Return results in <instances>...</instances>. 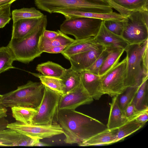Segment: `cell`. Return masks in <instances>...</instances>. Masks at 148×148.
<instances>
[{
  "instance_id": "28",
  "label": "cell",
  "mask_w": 148,
  "mask_h": 148,
  "mask_svg": "<svg viewBox=\"0 0 148 148\" xmlns=\"http://www.w3.org/2000/svg\"><path fill=\"white\" fill-rule=\"evenodd\" d=\"M145 125L138 122L135 119L128 120L118 128L116 142L123 140L142 128Z\"/></svg>"
},
{
  "instance_id": "12",
  "label": "cell",
  "mask_w": 148,
  "mask_h": 148,
  "mask_svg": "<svg viewBox=\"0 0 148 148\" xmlns=\"http://www.w3.org/2000/svg\"><path fill=\"white\" fill-rule=\"evenodd\" d=\"M106 47L101 46L98 49L73 55L67 59L71 64V68L79 73L90 66L99 57Z\"/></svg>"
},
{
  "instance_id": "22",
  "label": "cell",
  "mask_w": 148,
  "mask_h": 148,
  "mask_svg": "<svg viewBox=\"0 0 148 148\" xmlns=\"http://www.w3.org/2000/svg\"><path fill=\"white\" fill-rule=\"evenodd\" d=\"M148 75L143 77L132 101L140 111L148 110Z\"/></svg>"
},
{
  "instance_id": "8",
  "label": "cell",
  "mask_w": 148,
  "mask_h": 148,
  "mask_svg": "<svg viewBox=\"0 0 148 148\" xmlns=\"http://www.w3.org/2000/svg\"><path fill=\"white\" fill-rule=\"evenodd\" d=\"M127 63L126 56L101 77L104 94L113 97L122 93L127 88L125 83Z\"/></svg>"
},
{
  "instance_id": "2",
  "label": "cell",
  "mask_w": 148,
  "mask_h": 148,
  "mask_svg": "<svg viewBox=\"0 0 148 148\" xmlns=\"http://www.w3.org/2000/svg\"><path fill=\"white\" fill-rule=\"evenodd\" d=\"M47 23V16L44 15L34 29L24 37L21 39L11 38L7 46L15 61L29 63L40 56L42 53L39 49L40 40Z\"/></svg>"
},
{
  "instance_id": "42",
  "label": "cell",
  "mask_w": 148,
  "mask_h": 148,
  "mask_svg": "<svg viewBox=\"0 0 148 148\" xmlns=\"http://www.w3.org/2000/svg\"><path fill=\"white\" fill-rule=\"evenodd\" d=\"M16 0H0V8L12 4Z\"/></svg>"
},
{
  "instance_id": "21",
  "label": "cell",
  "mask_w": 148,
  "mask_h": 148,
  "mask_svg": "<svg viewBox=\"0 0 148 148\" xmlns=\"http://www.w3.org/2000/svg\"><path fill=\"white\" fill-rule=\"evenodd\" d=\"M41 18L22 19L13 23L11 38L21 39L24 37L34 29Z\"/></svg>"
},
{
  "instance_id": "16",
  "label": "cell",
  "mask_w": 148,
  "mask_h": 148,
  "mask_svg": "<svg viewBox=\"0 0 148 148\" xmlns=\"http://www.w3.org/2000/svg\"><path fill=\"white\" fill-rule=\"evenodd\" d=\"M56 13L61 14L66 19L79 17H88L99 19L103 21L106 20H123L125 17L116 12L108 13H99L84 11L80 10L68 8L58 10Z\"/></svg>"
},
{
  "instance_id": "4",
  "label": "cell",
  "mask_w": 148,
  "mask_h": 148,
  "mask_svg": "<svg viewBox=\"0 0 148 148\" xmlns=\"http://www.w3.org/2000/svg\"><path fill=\"white\" fill-rule=\"evenodd\" d=\"M39 9L49 13L68 8L99 13L113 12L112 8L105 0H34Z\"/></svg>"
},
{
  "instance_id": "1",
  "label": "cell",
  "mask_w": 148,
  "mask_h": 148,
  "mask_svg": "<svg viewBox=\"0 0 148 148\" xmlns=\"http://www.w3.org/2000/svg\"><path fill=\"white\" fill-rule=\"evenodd\" d=\"M57 121L65 136V143L78 146L107 129L99 121L75 110H58Z\"/></svg>"
},
{
  "instance_id": "26",
  "label": "cell",
  "mask_w": 148,
  "mask_h": 148,
  "mask_svg": "<svg viewBox=\"0 0 148 148\" xmlns=\"http://www.w3.org/2000/svg\"><path fill=\"white\" fill-rule=\"evenodd\" d=\"M11 108L12 115L17 121L25 124H32L37 112L35 108L23 106H14Z\"/></svg>"
},
{
  "instance_id": "17",
  "label": "cell",
  "mask_w": 148,
  "mask_h": 148,
  "mask_svg": "<svg viewBox=\"0 0 148 148\" xmlns=\"http://www.w3.org/2000/svg\"><path fill=\"white\" fill-rule=\"evenodd\" d=\"M121 15L126 17L133 11H148V0H105Z\"/></svg>"
},
{
  "instance_id": "18",
  "label": "cell",
  "mask_w": 148,
  "mask_h": 148,
  "mask_svg": "<svg viewBox=\"0 0 148 148\" xmlns=\"http://www.w3.org/2000/svg\"><path fill=\"white\" fill-rule=\"evenodd\" d=\"M94 38L75 39L73 42L67 47L61 53L67 59L76 54L97 49L102 45L97 43Z\"/></svg>"
},
{
  "instance_id": "36",
  "label": "cell",
  "mask_w": 148,
  "mask_h": 148,
  "mask_svg": "<svg viewBox=\"0 0 148 148\" xmlns=\"http://www.w3.org/2000/svg\"><path fill=\"white\" fill-rule=\"evenodd\" d=\"M143 48L141 56V65L144 76L148 75V40L143 43Z\"/></svg>"
},
{
  "instance_id": "39",
  "label": "cell",
  "mask_w": 148,
  "mask_h": 148,
  "mask_svg": "<svg viewBox=\"0 0 148 148\" xmlns=\"http://www.w3.org/2000/svg\"><path fill=\"white\" fill-rule=\"evenodd\" d=\"M59 34V32H57L49 31L45 29L43 34L42 36L44 37L49 40H52L56 38Z\"/></svg>"
},
{
  "instance_id": "40",
  "label": "cell",
  "mask_w": 148,
  "mask_h": 148,
  "mask_svg": "<svg viewBox=\"0 0 148 148\" xmlns=\"http://www.w3.org/2000/svg\"><path fill=\"white\" fill-rule=\"evenodd\" d=\"M67 47L66 45H62L55 47L47 49L45 50L43 52L51 53H61Z\"/></svg>"
},
{
  "instance_id": "3",
  "label": "cell",
  "mask_w": 148,
  "mask_h": 148,
  "mask_svg": "<svg viewBox=\"0 0 148 148\" xmlns=\"http://www.w3.org/2000/svg\"><path fill=\"white\" fill-rule=\"evenodd\" d=\"M44 87L41 82L29 81L16 89L3 95L0 106L11 108L20 106L36 109L42 100Z\"/></svg>"
},
{
  "instance_id": "31",
  "label": "cell",
  "mask_w": 148,
  "mask_h": 148,
  "mask_svg": "<svg viewBox=\"0 0 148 148\" xmlns=\"http://www.w3.org/2000/svg\"><path fill=\"white\" fill-rule=\"evenodd\" d=\"M39 78L41 83L61 95L63 94L61 80L60 78L45 76L39 73L29 72Z\"/></svg>"
},
{
  "instance_id": "23",
  "label": "cell",
  "mask_w": 148,
  "mask_h": 148,
  "mask_svg": "<svg viewBox=\"0 0 148 148\" xmlns=\"http://www.w3.org/2000/svg\"><path fill=\"white\" fill-rule=\"evenodd\" d=\"M59 34L56 38L48 39L42 35L40 38L39 44V49L42 53L49 49L60 46H69L75 40L67 36L66 34L58 30Z\"/></svg>"
},
{
  "instance_id": "46",
  "label": "cell",
  "mask_w": 148,
  "mask_h": 148,
  "mask_svg": "<svg viewBox=\"0 0 148 148\" xmlns=\"http://www.w3.org/2000/svg\"><path fill=\"white\" fill-rule=\"evenodd\" d=\"M2 8H0V10Z\"/></svg>"
},
{
  "instance_id": "11",
  "label": "cell",
  "mask_w": 148,
  "mask_h": 148,
  "mask_svg": "<svg viewBox=\"0 0 148 148\" xmlns=\"http://www.w3.org/2000/svg\"><path fill=\"white\" fill-rule=\"evenodd\" d=\"M93 101L81 83L73 89L61 96L58 110H75L81 106L90 104Z\"/></svg>"
},
{
  "instance_id": "19",
  "label": "cell",
  "mask_w": 148,
  "mask_h": 148,
  "mask_svg": "<svg viewBox=\"0 0 148 148\" xmlns=\"http://www.w3.org/2000/svg\"><path fill=\"white\" fill-rule=\"evenodd\" d=\"M118 96L112 97L111 102L109 103L110 111L108 123V129L112 130L119 128L128 120L121 109L118 102Z\"/></svg>"
},
{
  "instance_id": "30",
  "label": "cell",
  "mask_w": 148,
  "mask_h": 148,
  "mask_svg": "<svg viewBox=\"0 0 148 148\" xmlns=\"http://www.w3.org/2000/svg\"><path fill=\"white\" fill-rule=\"evenodd\" d=\"M14 61L13 54L8 46L0 47V74L9 69L16 68L12 65Z\"/></svg>"
},
{
  "instance_id": "5",
  "label": "cell",
  "mask_w": 148,
  "mask_h": 148,
  "mask_svg": "<svg viewBox=\"0 0 148 148\" xmlns=\"http://www.w3.org/2000/svg\"><path fill=\"white\" fill-rule=\"evenodd\" d=\"M121 36L129 45L141 44L148 38V11L131 12L124 20Z\"/></svg>"
},
{
  "instance_id": "45",
  "label": "cell",
  "mask_w": 148,
  "mask_h": 148,
  "mask_svg": "<svg viewBox=\"0 0 148 148\" xmlns=\"http://www.w3.org/2000/svg\"><path fill=\"white\" fill-rule=\"evenodd\" d=\"M3 95L0 94V107H1V103L3 100Z\"/></svg>"
},
{
  "instance_id": "6",
  "label": "cell",
  "mask_w": 148,
  "mask_h": 148,
  "mask_svg": "<svg viewBox=\"0 0 148 148\" xmlns=\"http://www.w3.org/2000/svg\"><path fill=\"white\" fill-rule=\"evenodd\" d=\"M102 21L100 19L88 17L66 19L60 25V31L73 36L75 40L95 37Z\"/></svg>"
},
{
  "instance_id": "33",
  "label": "cell",
  "mask_w": 148,
  "mask_h": 148,
  "mask_svg": "<svg viewBox=\"0 0 148 148\" xmlns=\"http://www.w3.org/2000/svg\"><path fill=\"white\" fill-rule=\"evenodd\" d=\"M124 20H106L103 21V22L105 27L109 30L116 35L121 36L124 28Z\"/></svg>"
},
{
  "instance_id": "15",
  "label": "cell",
  "mask_w": 148,
  "mask_h": 148,
  "mask_svg": "<svg viewBox=\"0 0 148 148\" xmlns=\"http://www.w3.org/2000/svg\"><path fill=\"white\" fill-rule=\"evenodd\" d=\"M79 73L83 87L93 99L99 100L104 94L101 77L86 70Z\"/></svg>"
},
{
  "instance_id": "44",
  "label": "cell",
  "mask_w": 148,
  "mask_h": 148,
  "mask_svg": "<svg viewBox=\"0 0 148 148\" xmlns=\"http://www.w3.org/2000/svg\"><path fill=\"white\" fill-rule=\"evenodd\" d=\"M50 145L46 143L40 141V140H37L35 143L34 146H49Z\"/></svg>"
},
{
  "instance_id": "38",
  "label": "cell",
  "mask_w": 148,
  "mask_h": 148,
  "mask_svg": "<svg viewBox=\"0 0 148 148\" xmlns=\"http://www.w3.org/2000/svg\"><path fill=\"white\" fill-rule=\"evenodd\" d=\"M135 119L138 122L145 124L148 120V110L142 112Z\"/></svg>"
},
{
  "instance_id": "10",
  "label": "cell",
  "mask_w": 148,
  "mask_h": 148,
  "mask_svg": "<svg viewBox=\"0 0 148 148\" xmlns=\"http://www.w3.org/2000/svg\"><path fill=\"white\" fill-rule=\"evenodd\" d=\"M7 128L39 140L51 138L63 133L62 128L58 124L43 125L25 124L16 121L9 123Z\"/></svg>"
},
{
  "instance_id": "13",
  "label": "cell",
  "mask_w": 148,
  "mask_h": 148,
  "mask_svg": "<svg viewBox=\"0 0 148 148\" xmlns=\"http://www.w3.org/2000/svg\"><path fill=\"white\" fill-rule=\"evenodd\" d=\"M38 140L10 128L0 131V146H34Z\"/></svg>"
},
{
  "instance_id": "29",
  "label": "cell",
  "mask_w": 148,
  "mask_h": 148,
  "mask_svg": "<svg viewBox=\"0 0 148 148\" xmlns=\"http://www.w3.org/2000/svg\"><path fill=\"white\" fill-rule=\"evenodd\" d=\"M13 23L22 19L40 18L44 15L35 8H23L13 10L12 13Z\"/></svg>"
},
{
  "instance_id": "9",
  "label": "cell",
  "mask_w": 148,
  "mask_h": 148,
  "mask_svg": "<svg viewBox=\"0 0 148 148\" xmlns=\"http://www.w3.org/2000/svg\"><path fill=\"white\" fill-rule=\"evenodd\" d=\"M143 44L129 45L125 50L126 53L127 63L125 85L127 87L139 86L144 76L141 65V56Z\"/></svg>"
},
{
  "instance_id": "43",
  "label": "cell",
  "mask_w": 148,
  "mask_h": 148,
  "mask_svg": "<svg viewBox=\"0 0 148 148\" xmlns=\"http://www.w3.org/2000/svg\"><path fill=\"white\" fill-rule=\"evenodd\" d=\"M7 110L6 108L0 107V118L7 116Z\"/></svg>"
},
{
  "instance_id": "35",
  "label": "cell",
  "mask_w": 148,
  "mask_h": 148,
  "mask_svg": "<svg viewBox=\"0 0 148 148\" xmlns=\"http://www.w3.org/2000/svg\"><path fill=\"white\" fill-rule=\"evenodd\" d=\"M9 4L0 10V28H3L8 23L11 19L10 6Z\"/></svg>"
},
{
  "instance_id": "32",
  "label": "cell",
  "mask_w": 148,
  "mask_h": 148,
  "mask_svg": "<svg viewBox=\"0 0 148 148\" xmlns=\"http://www.w3.org/2000/svg\"><path fill=\"white\" fill-rule=\"evenodd\" d=\"M138 87L136 86L128 87L123 92L118 95V103L123 112L127 106L132 102Z\"/></svg>"
},
{
  "instance_id": "25",
  "label": "cell",
  "mask_w": 148,
  "mask_h": 148,
  "mask_svg": "<svg viewBox=\"0 0 148 148\" xmlns=\"http://www.w3.org/2000/svg\"><path fill=\"white\" fill-rule=\"evenodd\" d=\"M109 50L108 55L100 69L98 75L101 77L118 63L125 51L117 48L107 47Z\"/></svg>"
},
{
  "instance_id": "20",
  "label": "cell",
  "mask_w": 148,
  "mask_h": 148,
  "mask_svg": "<svg viewBox=\"0 0 148 148\" xmlns=\"http://www.w3.org/2000/svg\"><path fill=\"white\" fill-rule=\"evenodd\" d=\"M118 128L106 130L99 133L80 144L79 146L106 145L116 142Z\"/></svg>"
},
{
  "instance_id": "41",
  "label": "cell",
  "mask_w": 148,
  "mask_h": 148,
  "mask_svg": "<svg viewBox=\"0 0 148 148\" xmlns=\"http://www.w3.org/2000/svg\"><path fill=\"white\" fill-rule=\"evenodd\" d=\"M9 122L5 117L0 118V131L7 128Z\"/></svg>"
},
{
  "instance_id": "24",
  "label": "cell",
  "mask_w": 148,
  "mask_h": 148,
  "mask_svg": "<svg viewBox=\"0 0 148 148\" xmlns=\"http://www.w3.org/2000/svg\"><path fill=\"white\" fill-rule=\"evenodd\" d=\"M60 78L61 80L63 94L73 89L81 83L80 73L71 67L66 69Z\"/></svg>"
},
{
  "instance_id": "34",
  "label": "cell",
  "mask_w": 148,
  "mask_h": 148,
  "mask_svg": "<svg viewBox=\"0 0 148 148\" xmlns=\"http://www.w3.org/2000/svg\"><path fill=\"white\" fill-rule=\"evenodd\" d=\"M109 52L108 47H106L93 63L86 70L91 73L98 75L99 70L107 56Z\"/></svg>"
},
{
  "instance_id": "27",
  "label": "cell",
  "mask_w": 148,
  "mask_h": 148,
  "mask_svg": "<svg viewBox=\"0 0 148 148\" xmlns=\"http://www.w3.org/2000/svg\"><path fill=\"white\" fill-rule=\"evenodd\" d=\"M66 69L51 61L38 64L36 70L43 75L60 78Z\"/></svg>"
},
{
  "instance_id": "14",
  "label": "cell",
  "mask_w": 148,
  "mask_h": 148,
  "mask_svg": "<svg viewBox=\"0 0 148 148\" xmlns=\"http://www.w3.org/2000/svg\"><path fill=\"white\" fill-rule=\"evenodd\" d=\"M94 38L97 43L105 47L119 48L125 50L129 45L121 36L116 35L108 29L103 21L99 31Z\"/></svg>"
},
{
  "instance_id": "7",
  "label": "cell",
  "mask_w": 148,
  "mask_h": 148,
  "mask_svg": "<svg viewBox=\"0 0 148 148\" xmlns=\"http://www.w3.org/2000/svg\"><path fill=\"white\" fill-rule=\"evenodd\" d=\"M61 95L45 86L43 96L37 112L33 118L32 124L35 125L56 124L59 103Z\"/></svg>"
},
{
  "instance_id": "37",
  "label": "cell",
  "mask_w": 148,
  "mask_h": 148,
  "mask_svg": "<svg viewBox=\"0 0 148 148\" xmlns=\"http://www.w3.org/2000/svg\"><path fill=\"white\" fill-rule=\"evenodd\" d=\"M143 111L138 110L132 102L126 108L123 113L127 119L130 120L135 119Z\"/></svg>"
}]
</instances>
